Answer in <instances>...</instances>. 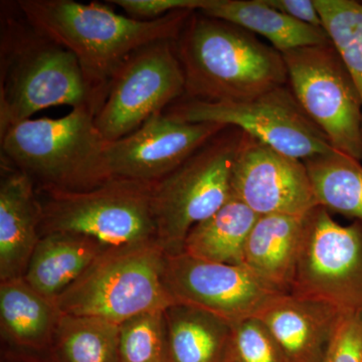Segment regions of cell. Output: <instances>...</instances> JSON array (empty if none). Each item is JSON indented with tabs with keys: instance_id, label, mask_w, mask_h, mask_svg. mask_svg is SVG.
Listing matches in <instances>:
<instances>
[{
	"instance_id": "1",
	"label": "cell",
	"mask_w": 362,
	"mask_h": 362,
	"mask_svg": "<svg viewBox=\"0 0 362 362\" xmlns=\"http://www.w3.org/2000/svg\"><path fill=\"white\" fill-rule=\"evenodd\" d=\"M28 23L78 59L88 84L106 99L109 84L128 57L145 45L176 40L192 11H175L154 21H138L109 6L73 0H20Z\"/></svg>"
},
{
	"instance_id": "2",
	"label": "cell",
	"mask_w": 362,
	"mask_h": 362,
	"mask_svg": "<svg viewBox=\"0 0 362 362\" xmlns=\"http://www.w3.org/2000/svg\"><path fill=\"white\" fill-rule=\"evenodd\" d=\"M175 44L190 99L246 101L289 84L283 54L228 21L194 11Z\"/></svg>"
},
{
	"instance_id": "3",
	"label": "cell",
	"mask_w": 362,
	"mask_h": 362,
	"mask_svg": "<svg viewBox=\"0 0 362 362\" xmlns=\"http://www.w3.org/2000/svg\"><path fill=\"white\" fill-rule=\"evenodd\" d=\"M0 47V135L49 107L99 111L101 99L76 57L35 30L21 11H2Z\"/></svg>"
},
{
	"instance_id": "4",
	"label": "cell",
	"mask_w": 362,
	"mask_h": 362,
	"mask_svg": "<svg viewBox=\"0 0 362 362\" xmlns=\"http://www.w3.org/2000/svg\"><path fill=\"white\" fill-rule=\"evenodd\" d=\"M90 107L59 119H28L0 135L1 161L23 171L40 189L85 192L111 180L105 162L107 141Z\"/></svg>"
},
{
	"instance_id": "5",
	"label": "cell",
	"mask_w": 362,
	"mask_h": 362,
	"mask_svg": "<svg viewBox=\"0 0 362 362\" xmlns=\"http://www.w3.org/2000/svg\"><path fill=\"white\" fill-rule=\"evenodd\" d=\"M166 252L158 242L105 250L57 298L59 311L120 324L131 317L177 304L164 277Z\"/></svg>"
},
{
	"instance_id": "6",
	"label": "cell",
	"mask_w": 362,
	"mask_h": 362,
	"mask_svg": "<svg viewBox=\"0 0 362 362\" xmlns=\"http://www.w3.org/2000/svg\"><path fill=\"white\" fill-rule=\"evenodd\" d=\"M40 237L73 233L98 240L106 249L158 242L152 207L153 185L111 178L85 192L45 188Z\"/></svg>"
},
{
	"instance_id": "7",
	"label": "cell",
	"mask_w": 362,
	"mask_h": 362,
	"mask_svg": "<svg viewBox=\"0 0 362 362\" xmlns=\"http://www.w3.org/2000/svg\"><path fill=\"white\" fill-rule=\"evenodd\" d=\"M242 135L238 128L226 127L153 185L157 235L166 254L182 252L192 228L232 199V169Z\"/></svg>"
},
{
	"instance_id": "8",
	"label": "cell",
	"mask_w": 362,
	"mask_h": 362,
	"mask_svg": "<svg viewBox=\"0 0 362 362\" xmlns=\"http://www.w3.org/2000/svg\"><path fill=\"white\" fill-rule=\"evenodd\" d=\"M163 113L181 122L238 128L302 161L333 150L328 138L305 113L287 85L240 102H206L181 97Z\"/></svg>"
},
{
	"instance_id": "9",
	"label": "cell",
	"mask_w": 362,
	"mask_h": 362,
	"mask_svg": "<svg viewBox=\"0 0 362 362\" xmlns=\"http://www.w3.org/2000/svg\"><path fill=\"white\" fill-rule=\"evenodd\" d=\"M283 54L293 94L332 148L362 160V101L331 40Z\"/></svg>"
},
{
	"instance_id": "10",
	"label": "cell",
	"mask_w": 362,
	"mask_h": 362,
	"mask_svg": "<svg viewBox=\"0 0 362 362\" xmlns=\"http://www.w3.org/2000/svg\"><path fill=\"white\" fill-rule=\"evenodd\" d=\"M175 40H161L133 52L116 71L95 124L107 142L134 132L185 94Z\"/></svg>"
},
{
	"instance_id": "11",
	"label": "cell",
	"mask_w": 362,
	"mask_h": 362,
	"mask_svg": "<svg viewBox=\"0 0 362 362\" xmlns=\"http://www.w3.org/2000/svg\"><path fill=\"white\" fill-rule=\"evenodd\" d=\"M290 294L362 314V221L339 225L320 206L308 214Z\"/></svg>"
},
{
	"instance_id": "12",
	"label": "cell",
	"mask_w": 362,
	"mask_h": 362,
	"mask_svg": "<svg viewBox=\"0 0 362 362\" xmlns=\"http://www.w3.org/2000/svg\"><path fill=\"white\" fill-rule=\"evenodd\" d=\"M166 286L176 302L220 317L230 324L257 318L278 295L242 265L214 263L185 252L166 254Z\"/></svg>"
},
{
	"instance_id": "13",
	"label": "cell",
	"mask_w": 362,
	"mask_h": 362,
	"mask_svg": "<svg viewBox=\"0 0 362 362\" xmlns=\"http://www.w3.org/2000/svg\"><path fill=\"white\" fill-rule=\"evenodd\" d=\"M230 187L233 199L259 216H302L319 206L303 161L244 132L233 161Z\"/></svg>"
},
{
	"instance_id": "14",
	"label": "cell",
	"mask_w": 362,
	"mask_h": 362,
	"mask_svg": "<svg viewBox=\"0 0 362 362\" xmlns=\"http://www.w3.org/2000/svg\"><path fill=\"white\" fill-rule=\"evenodd\" d=\"M225 128L218 124L181 122L157 113L131 134L107 142V170L110 178L156 185Z\"/></svg>"
},
{
	"instance_id": "15",
	"label": "cell",
	"mask_w": 362,
	"mask_h": 362,
	"mask_svg": "<svg viewBox=\"0 0 362 362\" xmlns=\"http://www.w3.org/2000/svg\"><path fill=\"white\" fill-rule=\"evenodd\" d=\"M342 313L325 302L284 293L257 318L277 343L285 362H321Z\"/></svg>"
},
{
	"instance_id": "16",
	"label": "cell",
	"mask_w": 362,
	"mask_h": 362,
	"mask_svg": "<svg viewBox=\"0 0 362 362\" xmlns=\"http://www.w3.org/2000/svg\"><path fill=\"white\" fill-rule=\"evenodd\" d=\"M42 206L32 178L1 163L0 281L23 278L40 240Z\"/></svg>"
},
{
	"instance_id": "17",
	"label": "cell",
	"mask_w": 362,
	"mask_h": 362,
	"mask_svg": "<svg viewBox=\"0 0 362 362\" xmlns=\"http://www.w3.org/2000/svg\"><path fill=\"white\" fill-rule=\"evenodd\" d=\"M56 300L40 294L23 278L0 281V326L4 341L30 361L35 354L51 356L62 317Z\"/></svg>"
},
{
	"instance_id": "18",
	"label": "cell",
	"mask_w": 362,
	"mask_h": 362,
	"mask_svg": "<svg viewBox=\"0 0 362 362\" xmlns=\"http://www.w3.org/2000/svg\"><path fill=\"white\" fill-rule=\"evenodd\" d=\"M308 214L259 216L245 245L240 265L273 289L291 292Z\"/></svg>"
},
{
	"instance_id": "19",
	"label": "cell",
	"mask_w": 362,
	"mask_h": 362,
	"mask_svg": "<svg viewBox=\"0 0 362 362\" xmlns=\"http://www.w3.org/2000/svg\"><path fill=\"white\" fill-rule=\"evenodd\" d=\"M107 250L98 240L73 233L40 237L23 279L40 294L57 300Z\"/></svg>"
},
{
	"instance_id": "20",
	"label": "cell",
	"mask_w": 362,
	"mask_h": 362,
	"mask_svg": "<svg viewBox=\"0 0 362 362\" xmlns=\"http://www.w3.org/2000/svg\"><path fill=\"white\" fill-rule=\"evenodd\" d=\"M199 11L262 35L281 54L330 42L323 28L300 23L264 0H206Z\"/></svg>"
},
{
	"instance_id": "21",
	"label": "cell",
	"mask_w": 362,
	"mask_h": 362,
	"mask_svg": "<svg viewBox=\"0 0 362 362\" xmlns=\"http://www.w3.org/2000/svg\"><path fill=\"white\" fill-rule=\"evenodd\" d=\"M168 362H223L232 324L185 304L164 311Z\"/></svg>"
},
{
	"instance_id": "22",
	"label": "cell",
	"mask_w": 362,
	"mask_h": 362,
	"mask_svg": "<svg viewBox=\"0 0 362 362\" xmlns=\"http://www.w3.org/2000/svg\"><path fill=\"white\" fill-rule=\"evenodd\" d=\"M259 216L238 199H230L216 214L188 233L182 252L214 263L240 265L245 245Z\"/></svg>"
},
{
	"instance_id": "23",
	"label": "cell",
	"mask_w": 362,
	"mask_h": 362,
	"mask_svg": "<svg viewBox=\"0 0 362 362\" xmlns=\"http://www.w3.org/2000/svg\"><path fill=\"white\" fill-rule=\"evenodd\" d=\"M319 206L362 221V164L333 149L304 160Z\"/></svg>"
},
{
	"instance_id": "24",
	"label": "cell",
	"mask_w": 362,
	"mask_h": 362,
	"mask_svg": "<svg viewBox=\"0 0 362 362\" xmlns=\"http://www.w3.org/2000/svg\"><path fill=\"white\" fill-rule=\"evenodd\" d=\"M119 324L98 317L62 314L52 362H119Z\"/></svg>"
},
{
	"instance_id": "25",
	"label": "cell",
	"mask_w": 362,
	"mask_h": 362,
	"mask_svg": "<svg viewBox=\"0 0 362 362\" xmlns=\"http://www.w3.org/2000/svg\"><path fill=\"white\" fill-rule=\"evenodd\" d=\"M314 4L362 101V1L314 0Z\"/></svg>"
},
{
	"instance_id": "26",
	"label": "cell",
	"mask_w": 362,
	"mask_h": 362,
	"mask_svg": "<svg viewBox=\"0 0 362 362\" xmlns=\"http://www.w3.org/2000/svg\"><path fill=\"white\" fill-rule=\"evenodd\" d=\"M164 311L145 312L119 324V362H168Z\"/></svg>"
},
{
	"instance_id": "27",
	"label": "cell",
	"mask_w": 362,
	"mask_h": 362,
	"mask_svg": "<svg viewBox=\"0 0 362 362\" xmlns=\"http://www.w3.org/2000/svg\"><path fill=\"white\" fill-rule=\"evenodd\" d=\"M223 362H285L282 352L258 318L232 324Z\"/></svg>"
},
{
	"instance_id": "28",
	"label": "cell",
	"mask_w": 362,
	"mask_h": 362,
	"mask_svg": "<svg viewBox=\"0 0 362 362\" xmlns=\"http://www.w3.org/2000/svg\"><path fill=\"white\" fill-rule=\"evenodd\" d=\"M321 362H362V314H341Z\"/></svg>"
},
{
	"instance_id": "29",
	"label": "cell",
	"mask_w": 362,
	"mask_h": 362,
	"mask_svg": "<svg viewBox=\"0 0 362 362\" xmlns=\"http://www.w3.org/2000/svg\"><path fill=\"white\" fill-rule=\"evenodd\" d=\"M206 0H111L126 16L138 21H154L180 11H199Z\"/></svg>"
},
{
	"instance_id": "30",
	"label": "cell",
	"mask_w": 362,
	"mask_h": 362,
	"mask_svg": "<svg viewBox=\"0 0 362 362\" xmlns=\"http://www.w3.org/2000/svg\"><path fill=\"white\" fill-rule=\"evenodd\" d=\"M267 4L300 23L323 28L314 0H264Z\"/></svg>"
},
{
	"instance_id": "31",
	"label": "cell",
	"mask_w": 362,
	"mask_h": 362,
	"mask_svg": "<svg viewBox=\"0 0 362 362\" xmlns=\"http://www.w3.org/2000/svg\"><path fill=\"white\" fill-rule=\"evenodd\" d=\"M25 362H30V361H25Z\"/></svg>"
}]
</instances>
